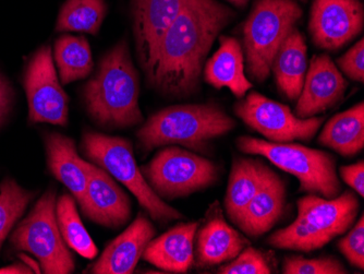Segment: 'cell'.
<instances>
[{
	"label": "cell",
	"instance_id": "cell-13",
	"mask_svg": "<svg viewBox=\"0 0 364 274\" xmlns=\"http://www.w3.org/2000/svg\"><path fill=\"white\" fill-rule=\"evenodd\" d=\"M190 0H134V31L136 54L150 81L159 42Z\"/></svg>",
	"mask_w": 364,
	"mask_h": 274
},
{
	"label": "cell",
	"instance_id": "cell-24",
	"mask_svg": "<svg viewBox=\"0 0 364 274\" xmlns=\"http://www.w3.org/2000/svg\"><path fill=\"white\" fill-rule=\"evenodd\" d=\"M265 164L259 159L238 157L234 159L225 197L229 220L238 224L247 204L259 189Z\"/></svg>",
	"mask_w": 364,
	"mask_h": 274
},
{
	"label": "cell",
	"instance_id": "cell-32",
	"mask_svg": "<svg viewBox=\"0 0 364 274\" xmlns=\"http://www.w3.org/2000/svg\"><path fill=\"white\" fill-rule=\"evenodd\" d=\"M337 66L349 79L364 83V40L355 43L348 52L336 60Z\"/></svg>",
	"mask_w": 364,
	"mask_h": 274
},
{
	"label": "cell",
	"instance_id": "cell-21",
	"mask_svg": "<svg viewBox=\"0 0 364 274\" xmlns=\"http://www.w3.org/2000/svg\"><path fill=\"white\" fill-rule=\"evenodd\" d=\"M220 48L206 63L204 78L216 89L227 88L237 98H243L253 88L245 73V56L240 43L235 38L222 36Z\"/></svg>",
	"mask_w": 364,
	"mask_h": 274
},
{
	"label": "cell",
	"instance_id": "cell-22",
	"mask_svg": "<svg viewBox=\"0 0 364 274\" xmlns=\"http://www.w3.org/2000/svg\"><path fill=\"white\" fill-rule=\"evenodd\" d=\"M271 70L280 92L291 101L298 100L308 70V47L304 34L296 26L280 44Z\"/></svg>",
	"mask_w": 364,
	"mask_h": 274
},
{
	"label": "cell",
	"instance_id": "cell-16",
	"mask_svg": "<svg viewBox=\"0 0 364 274\" xmlns=\"http://www.w3.org/2000/svg\"><path fill=\"white\" fill-rule=\"evenodd\" d=\"M155 228L139 214L128 228L110 241L90 272L94 274H130L134 271L147 245L154 238Z\"/></svg>",
	"mask_w": 364,
	"mask_h": 274
},
{
	"label": "cell",
	"instance_id": "cell-31",
	"mask_svg": "<svg viewBox=\"0 0 364 274\" xmlns=\"http://www.w3.org/2000/svg\"><path fill=\"white\" fill-rule=\"evenodd\" d=\"M338 249L353 267L364 269V216L361 214L350 232L338 241Z\"/></svg>",
	"mask_w": 364,
	"mask_h": 274
},
{
	"label": "cell",
	"instance_id": "cell-33",
	"mask_svg": "<svg viewBox=\"0 0 364 274\" xmlns=\"http://www.w3.org/2000/svg\"><path fill=\"white\" fill-rule=\"evenodd\" d=\"M341 179L349 187L353 188L360 197H364V162L359 161L355 164L345 165L339 169Z\"/></svg>",
	"mask_w": 364,
	"mask_h": 274
},
{
	"label": "cell",
	"instance_id": "cell-9",
	"mask_svg": "<svg viewBox=\"0 0 364 274\" xmlns=\"http://www.w3.org/2000/svg\"><path fill=\"white\" fill-rule=\"evenodd\" d=\"M141 173L161 199L186 197L214 185L218 167L205 157L179 147L161 149Z\"/></svg>",
	"mask_w": 364,
	"mask_h": 274
},
{
	"label": "cell",
	"instance_id": "cell-14",
	"mask_svg": "<svg viewBox=\"0 0 364 274\" xmlns=\"http://www.w3.org/2000/svg\"><path fill=\"white\" fill-rule=\"evenodd\" d=\"M87 188L79 202L82 212L104 228H122L130 220L132 204L126 191L105 169L87 162Z\"/></svg>",
	"mask_w": 364,
	"mask_h": 274
},
{
	"label": "cell",
	"instance_id": "cell-10",
	"mask_svg": "<svg viewBox=\"0 0 364 274\" xmlns=\"http://www.w3.org/2000/svg\"><path fill=\"white\" fill-rule=\"evenodd\" d=\"M235 112L247 126L275 143L310 141L324 122V117L316 116L298 118L287 105L255 91L235 105Z\"/></svg>",
	"mask_w": 364,
	"mask_h": 274
},
{
	"label": "cell",
	"instance_id": "cell-5",
	"mask_svg": "<svg viewBox=\"0 0 364 274\" xmlns=\"http://www.w3.org/2000/svg\"><path fill=\"white\" fill-rule=\"evenodd\" d=\"M82 148L93 164L105 169L128 188L152 220L168 223L183 218L178 210L159 198L145 181L130 140L87 130L82 137Z\"/></svg>",
	"mask_w": 364,
	"mask_h": 274
},
{
	"label": "cell",
	"instance_id": "cell-34",
	"mask_svg": "<svg viewBox=\"0 0 364 274\" xmlns=\"http://www.w3.org/2000/svg\"><path fill=\"white\" fill-rule=\"evenodd\" d=\"M12 93L11 87L7 83L5 78L0 75V125L3 124L5 118L7 117L10 107H11Z\"/></svg>",
	"mask_w": 364,
	"mask_h": 274
},
{
	"label": "cell",
	"instance_id": "cell-28",
	"mask_svg": "<svg viewBox=\"0 0 364 274\" xmlns=\"http://www.w3.org/2000/svg\"><path fill=\"white\" fill-rule=\"evenodd\" d=\"M33 197L34 192L24 189L14 179H6L0 184V249Z\"/></svg>",
	"mask_w": 364,
	"mask_h": 274
},
{
	"label": "cell",
	"instance_id": "cell-7",
	"mask_svg": "<svg viewBox=\"0 0 364 274\" xmlns=\"http://www.w3.org/2000/svg\"><path fill=\"white\" fill-rule=\"evenodd\" d=\"M302 17L296 0H257L243 26V48L247 75L264 83L280 44Z\"/></svg>",
	"mask_w": 364,
	"mask_h": 274
},
{
	"label": "cell",
	"instance_id": "cell-18",
	"mask_svg": "<svg viewBox=\"0 0 364 274\" xmlns=\"http://www.w3.org/2000/svg\"><path fill=\"white\" fill-rule=\"evenodd\" d=\"M198 228V222L176 225L149 243L143 259L163 271L186 273L193 263L194 239Z\"/></svg>",
	"mask_w": 364,
	"mask_h": 274
},
{
	"label": "cell",
	"instance_id": "cell-8",
	"mask_svg": "<svg viewBox=\"0 0 364 274\" xmlns=\"http://www.w3.org/2000/svg\"><path fill=\"white\" fill-rule=\"evenodd\" d=\"M11 244L18 251L32 253L46 274L75 271V259L59 231L56 218V190H47L26 220L12 234Z\"/></svg>",
	"mask_w": 364,
	"mask_h": 274
},
{
	"label": "cell",
	"instance_id": "cell-12",
	"mask_svg": "<svg viewBox=\"0 0 364 274\" xmlns=\"http://www.w3.org/2000/svg\"><path fill=\"white\" fill-rule=\"evenodd\" d=\"M364 8L361 0H314L309 31L313 44L336 51L363 30Z\"/></svg>",
	"mask_w": 364,
	"mask_h": 274
},
{
	"label": "cell",
	"instance_id": "cell-30",
	"mask_svg": "<svg viewBox=\"0 0 364 274\" xmlns=\"http://www.w3.org/2000/svg\"><path fill=\"white\" fill-rule=\"evenodd\" d=\"M218 273L269 274L272 273V268L262 251L253 247H245L231 263L220 267Z\"/></svg>",
	"mask_w": 364,
	"mask_h": 274
},
{
	"label": "cell",
	"instance_id": "cell-35",
	"mask_svg": "<svg viewBox=\"0 0 364 274\" xmlns=\"http://www.w3.org/2000/svg\"><path fill=\"white\" fill-rule=\"evenodd\" d=\"M28 274L34 273L32 269L28 265L23 263H14V265H9V267L3 268L0 269V274Z\"/></svg>",
	"mask_w": 364,
	"mask_h": 274
},
{
	"label": "cell",
	"instance_id": "cell-27",
	"mask_svg": "<svg viewBox=\"0 0 364 274\" xmlns=\"http://www.w3.org/2000/svg\"><path fill=\"white\" fill-rule=\"evenodd\" d=\"M107 14L105 0H67L59 11L57 32H85L96 36Z\"/></svg>",
	"mask_w": 364,
	"mask_h": 274
},
{
	"label": "cell",
	"instance_id": "cell-20",
	"mask_svg": "<svg viewBox=\"0 0 364 274\" xmlns=\"http://www.w3.org/2000/svg\"><path fill=\"white\" fill-rule=\"evenodd\" d=\"M45 147L47 163L53 175L68 188L77 202L81 201L89 173L87 161L77 154L75 140L58 132H49L45 135Z\"/></svg>",
	"mask_w": 364,
	"mask_h": 274
},
{
	"label": "cell",
	"instance_id": "cell-11",
	"mask_svg": "<svg viewBox=\"0 0 364 274\" xmlns=\"http://www.w3.org/2000/svg\"><path fill=\"white\" fill-rule=\"evenodd\" d=\"M31 122L67 126L68 95L63 91L53 60L52 48L44 46L31 59L24 75Z\"/></svg>",
	"mask_w": 364,
	"mask_h": 274
},
{
	"label": "cell",
	"instance_id": "cell-17",
	"mask_svg": "<svg viewBox=\"0 0 364 274\" xmlns=\"http://www.w3.org/2000/svg\"><path fill=\"white\" fill-rule=\"evenodd\" d=\"M285 204V183L265 165L261 185L247 204L237 226L247 236L257 238L271 231L279 221Z\"/></svg>",
	"mask_w": 364,
	"mask_h": 274
},
{
	"label": "cell",
	"instance_id": "cell-15",
	"mask_svg": "<svg viewBox=\"0 0 364 274\" xmlns=\"http://www.w3.org/2000/svg\"><path fill=\"white\" fill-rule=\"evenodd\" d=\"M347 85V80L328 55L313 56L294 108V115L301 120L316 117L343 99Z\"/></svg>",
	"mask_w": 364,
	"mask_h": 274
},
{
	"label": "cell",
	"instance_id": "cell-26",
	"mask_svg": "<svg viewBox=\"0 0 364 274\" xmlns=\"http://www.w3.org/2000/svg\"><path fill=\"white\" fill-rule=\"evenodd\" d=\"M56 218L61 236L69 248L83 258L94 259L97 247L82 223L73 195L63 194L56 201Z\"/></svg>",
	"mask_w": 364,
	"mask_h": 274
},
{
	"label": "cell",
	"instance_id": "cell-6",
	"mask_svg": "<svg viewBox=\"0 0 364 274\" xmlns=\"http://www.w3.org/2000/svg\"><path fill=\"white\" fill-rule=\"evenodd\" d=\"M237 147L247 154L261 155L286 173L299 179L300 190L326 199L341 195L336 161L324 151L296 143H275L252 137L237 139Z\"/></svg>",
	"mask_w": 364,
	"mask_h": 274
},
{
	"label": "cell",
	"instance_id": "cell-1",
	"mask_svg": "<svg viewBox=\"0 0 364 274\" xmlns=\"http://www.w3.org/2000/svg\"><path fill=\"white\" fill-rule=\"evenodd\" d=\"M218 0H190L159 42L150 83L164 95H191L220 31L234 18Z\"/></svg>",
	"mask_w": 364,
	"mask_h": 274
},
{
	"label": "cell",
	"instance_id": "cell-3",
	"mask_svg": "<svg viewBox=\"0 0 364 274\" xmlns=\"http://www.w3.org/2000/svg\"><path fill=\"white\" fill-rule=\"evenodd\" d=\"M235 126L236 122L214 104L171 106L155 112L139 129L138 147L150 152L180 144L201 152L210 140L228 134Z\"/></svg>",
	"mask_w": 364,
	"mask_h": 274
},
{
	"label": "cell",
	"instance_id": "cell-29",
	"mask_svg": "<svg viewBox=\"0 0 364 274\" xmlns=\"http://www.w3.org/2000/svg\"><path fill=\"white\" fill-rule=\"evenodd\" d=\"M285 274H346L348 273L341 261L334 257L306 259L302 255H289L284 259Z\"/></svg>",
	"mask_w": 364,
	"mask_h": 274
},
{
	"label": "cell",
	"instance_id": "cell-19",
	"mask_svg": "<svg viewBox=\"0 0 364 274\" xmlns=\"http://www.w3.org/2000/svg\"><path fill=\"white\" fill-rule=\"evenodd\" d=\"M196 237L198 267H213L232 260L249 245V241L224 220L220 210L196 231Z\"/></svg>",
	"mask_w": 364,
	"mask_h": 274
},
{
	"label": "cell",
	"instance_id": "cell-36",
	"mask_svg": "<svg viewBox=\"0 0 364 274\" xmlns=\"http://www.w3.org/2000/svg\"><path fill=\"white\" fill-rule=\"evenodd\" d=\"M228 1L232 5L237 6V7H243V6L247 5L249 0H228Z\"/></svg>",
	"mask_w": 364,
	"mask_h": 274
},
{
	"label": "cell",
	"instance_id": "cell-2",
	"mask_svg": "<svg viewBox=\"0 0 364 274\" xmlns=\"http://www.w3.org/2000/svg\"><path fill=\"white\" fill-rule=\"evenodd\" d=\"M83 98L90 117L98 126L129 128L143 124L140 78L126 41H120L102 58L97 73L85 85Z\"/></svg>",
	"mask_w": 364,
	"mask_h": 274
},
{
	"label": "cell",
	"instance_id": "cell-4",
	"mask_svg": "<svg viewBox=\"0 0 364 274\" xmlns=\"http://www.w3.org/2000/svg\"><path fill=\"white\" fill-rule=\"evenodd\" d=\"M296 206V220L267 239L272 247L304 253L318 251L349 231L360 209L357 196L349 190L333 199L310 194L298 200Z\"/></svg>",
	"mask_w": 364,
	"mask_h": 274
},
{
	"label": "cell",
	"instance_id": "cell-25",
	"mask_svg": "<svg viewBox=\"0 0 364 274\" xmlns=\"http://www.w3.org/2000/svg\"><path fill=\"white\" fill-rule=\"evenodd\" d=\"M54 57L63 85L85 79L93 69L91 47L83 36H60L55 42Z\"/></svg>",
	"mask_w": 364,
	"mask_h": 274
},
{
	"label": "cell",
	"instance_id": "cell-23",
	"mask_svg": "<svg viewBox=\"0 0 364 274\" xmlns=\"http://www.w3.org/2000/svg\"><path fill=\"white\" fill-rule=\"evenodd\" d=\"M318 142L343 157H355L364 148V103L336 114L325 124Z\"/></svg>",
	"mask_w": 364,
	"mask_h": 274
}]
</instances>
